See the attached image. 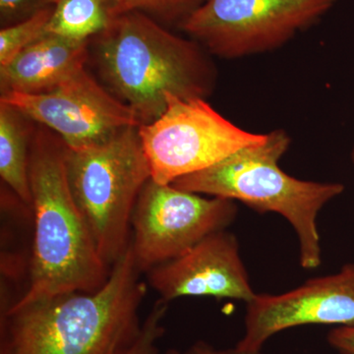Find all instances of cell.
<instances>
[{
	"mask_svg": "<svg viewBox=\"0 0 354 354\" xmlns=\"http://www.w3.org/2000/svg\"><path fill=\"white\" fill-rule=\"evenodd\" d=\"M142 274L130 243L97 290L1 304L0 354H111L129 344L143 323Z\"/></svg>",
	"mask_w": 354,
	"mask_h": 354,
	"instance_id": "6da1fadb",
	"label": "cell"
},
{
	"mask_svg": "<svg viewBox=\"0 0 354 354\" xmlns=\"http://www.w3.org/2000/svg\"><path fill=\"white\" fill-rule=\"evenodd\" d=\"M66 146L46 134L30 141L32 235L22 305L69 292H92L111 274L77 207L67 178Z\"/></svg>",
	"mask_w": 354,
	"mask_h": 354,
	"instance_id": "7a4b0ae2",
	"label": "cell"
},
{
	"mask_svg": "<svg viewBox=\"0 0 354 354\" xmlns=\"http://www.w3.org/2000/svg\"><path fill=\"white\" fill-rule=\"evenodd\" d=\"M95 57L115 97L149 124L167 109V97L206 99L216 86L208 51L172 34L140 11L123 13L94 38Z\"/></svg>",
	"mask_w": 354,
	"mask_h": 354,
	"instance_id": "3957f363",
	"label": "cell"
},
{
	"mask_svg": "<svg viewBox=\"0 0 354 354\" xmlns=\"http://www.w3.org/2000/svg\"><path fill=\"white\" fill-rule=\"evenodd\" d=\"M283 129L267 133L258 143L244 147L218 164L171 183L178 189L243 203L259 214L276 213L295 230L299 241V262L305 270L322 264L317 227L321 209L339 196L344 186L302 180L286 174L279 162L290 149Z\"/></svg>",
	"mask_w": 354,
	"mask_h": 354,
	"instance_id": "277c9868",
	"label": "cell"
},
{
	"mask_svg": "<svg viewBox=\"0 0 354 354\" xmlns=\"http://www.w3.org/2000/svg\"><path fill=\"white\" fill-rule=\"evenodd\" d=\"M139 127L88 148L65 153L67 178L97 252L111 266L131 243L132 216L152 178Z\"/></svg>",
	"mask_w": 354,
	"mask_h": 354,
	"instance_id": "5b68a950",
	"label": "cell"
},
{
	"mask_svg": "<svg viewBox=\"0 0 354 354\" xmlns=\"http://www.w3.org/2000/svg\"><path fill=\"white\" fill-rule=\"evenodd\" d=\"M138 132L152 179L160 184L204 171L266 135L236 127L203 97L174 95H167L162 115Z\"/></svg>",
	"mask_w": 354,
	"mask_h": 354,
	"instance_id": "8992f818",
	"label": "cell"
},
{
	"mask_svg": "<svg viewBox=\"0 0 354 354\" xmlns=\"http://www.w3.org/2000/svg\"><path fill=\"white\" fill-rule=\"evenodd\" d=\"M339 0H207L179 29L208 53L234 59L285 46Z\"/></svg>",
	"mask_w": 354,
	"mask_h": 354,
	"instance_id": "52a82bcc",
	"label": "cell"
},
{
	"mask_svg": "<svg viewBox=\"0 0 354 354\" xmlns=\"http://www.w3.org/2000/svg\"><path fill=\"white\" fill-rule=\"evenodd\" d=\"M237 211L234 200L197 194L151 178L132 216L131 247L140 271L149 272L225 230Z\"/></svg>",
	"mask_w": 354,
	"mask_h": 354,
	"instance_id": "ba28073f",
	"label": "cell"
},
{
	"mask_svg": "<svg viewBox=\"0 0 354 354\" xmlns=\"http://www.w3.org/2000/svg\"><path fill=\"white\" fill-rule=\"evenodd\" d=\"M0 102L57 132L69 150L99 145L127 128L141 127L136 113L85 67L48 92L6 93Z\"/></svg>",
	"mask_w": 354,
	"mask_h": 354,
	"instance_id": "9c48e42d",
	"label": "cell"
},
{
	"mask_svg": "<svg viewBox=\"0 0 354 354\" xmlns=\"http://www.w3.org/2000/svg\"><path fill=\"white\" fill-rule=\"evenodd\" d=\"M246 304L245 334L236 344L244 351H260L272 335L299 326L354 327V264L281 295H257Z\"/></svg>",
	"mask_w": 354,
	"mask_h": 354,
	"instance_id": "30bf717a",
	"label": "cell"
},
{
	"mask_svg": "<svg viewBox=\"0 0 354 354\" xmlns=\"http://www.w3.org/2000/svg\"><path fill=\"white\" fill-rule=\"evenodd\" d=\"M160 299L213 297L252 301L254 292L234 234L221 230L205 237L183 255L147 272Z\"/></svg>",
	"mask_w": 354,
	"mask_h": 354,
	"instance_id": "8fae6325",
	"label": "cell"
},
{
	"mask_svg": "<svg viewBox=\"0 0 354 354\" xmlns=\"http://www.w3.org/2000/svg\"><path fill=\"white\" fill-rule=\"evenodd\" d=\"M90 41H76L46 32L0 66L1 94L48 92L84 68Z\"/></svg>",
	"mask_w": 354,
	"mask_h": 354,
	"instance_id": "7c38bea8",
	"label": "cell"
},
{
	"mask_svg": "<svg viewBox=\"0 0 354 354\" xmlns=\"http://www.w3.org/2000/svg\"><path fill=\"white\" fill-rule=\"evenodd\" d=\"M26 116L0 102V176L2 181L32 209L29 180L30 141Z\"/></svg>",
	"mask_w": 354,
	"mask_h": 354,
	"instance_id": "4fadbf2b",
	"label": "cell"
},
{
	"mask_svg": "<svg viewBox=\"0 0 354 354\" xmlns=\"http://www.w3.org/2000/svg\"><path fill=\"white\" fill-rule=\"evenodd\" d=\"M125 12L124 0H57L46 32L90 41Z\"/></svg>",
	"mask_w": 354,
	"mask_h": 354,
	"instance_id": "5bb4252c",
	"label": "cell"
},
{
	"mask_svg": "<svg viewBox=\"0 0 354 354\" xmlns=\"http://www.w3.org/2000/svg\"><path fill=\"white\" fill-rule=\"evenodd\" d=\"M53 12V7H48L27 19L1 28L0 66L9 64L21 51L46 34Z\"/></svg>",
	"mask_w": 354,
	"mask_h": 354,
	"instance_id": "9a60e30c",
	"label": "cell"
},
{
	"mask_svg": "<svg viewBox=\"0 0 354 354\" xmlns=\"http://www.w3.org/2000/svg\"><path fill=\"white\" fill-rule=\"evenodd\" d=\"M167 309L169 302L158 300L142 323L141 330L136 337L111 354H185L176 349H167L162 353L158 348V342L165 333L164 320Z\"/></svg>",
	"mask_w": 354,
	"mask_h": 354,
	"instance_id": "2e32d148",
	"label": "cell"
},
{
	"mask_svg": "<svg viewBox=\"0 0 354 354\" xmlns=\"http://www.w3.org/2000/svg\"><path fill=\"white\" fill-rule=\"evenodd\" d=\"M207 0H124L127 11H140L162 25L179 28Z\"/></svg>",
	"mask_w": 354,
	"mask_h": 354,
	"instance_id": "e0dca14e",
	"label": "cell"
},
{
	"mask_svg": "<svg viewBox=\"0 0 354 354\" xmlns=\"http://www.w3.org/2000/svg\"><path fill=\"white\" fill-rule=\"evenodd\" d=\"M57 0H0L2 28L31 17L39 11L53 7Z\"/></svg>",
	"mask_w": 354,
	"mask_h": 354,
	"instance_id": "ac0fdd59",
	"label": "cell"
},
{
	"mask_svg": "<svg viewBox=\"0 0 354 354\" xmlns=\"http://www.w3.org/2000/svg\"><path fill=\"white\" fill-rule=\"evenodd\" d=\"M327 341L339 354H354V327H337L328 334Z\"/></svg>",
	"mask_w": 354,
	"mask_h": 354,
	"instance_id": "d6986e66",
	"label": "cell"
},
{
	"mask_svg": "<svg viewBox=\"0 0 354 354\" xmlns=\"http://www.w3.org/2000/svg\"><path fill=\"white\" fill-rule=\"evenodd\" d=\"M185 354H262L260 351H244L235 346L234 348L218 349L207 344L206 342L199 341L190 346Z\"/></svg>",
	"mask_w": 354,
	"mask_h": 354,
	"instance_id": "ffe728a7",
	"label": "cell"
},
{
	"mask_svg": "<svg viewBox=\"0 0 354 354\" xmlns=\"http://www.w3.org/2000/svg\"><path fill=\"white\" fill-rule=\"evenodd\" d=\"M351 162H353V169H354V147L353 151H351Z\"/></svg>",
	"mask_w": 354,
	"mask_h": 354,
	"instance_id": "44dd1931",
	"label": "cell"
}]
</instances>
